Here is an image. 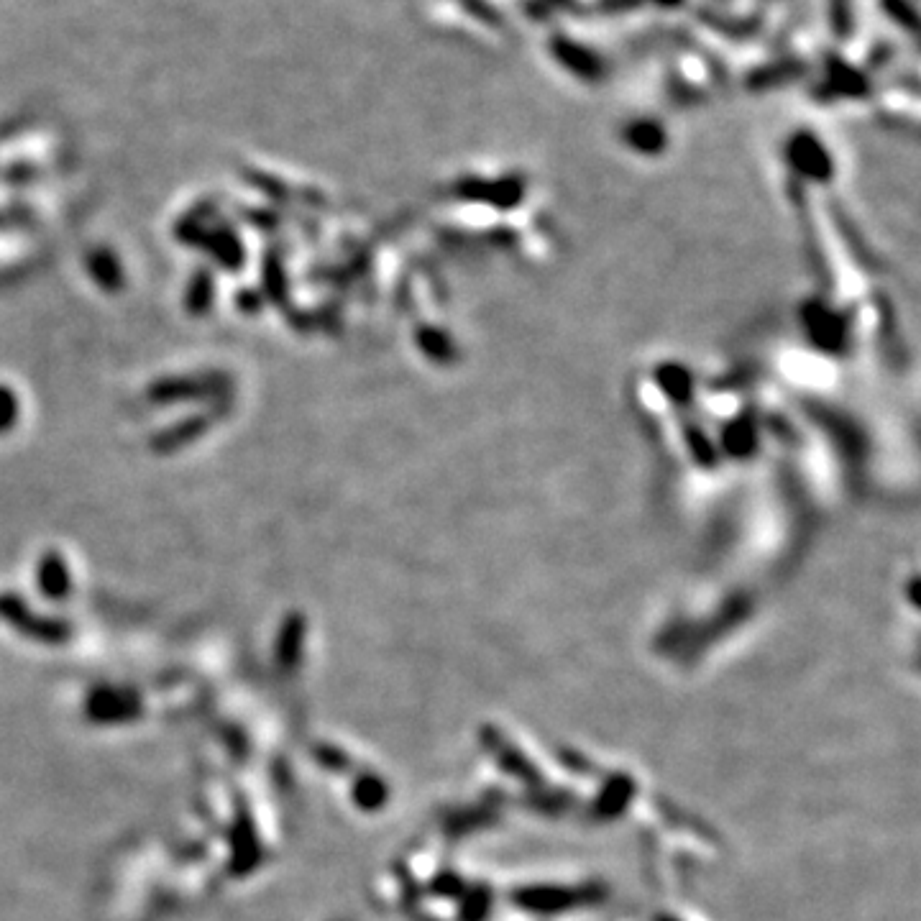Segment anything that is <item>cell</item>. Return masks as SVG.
I'll return each instance as SVG.
<instances>
[{
  "label": "cell",
  "instance_id": "1",
  "mask_svg": "<svg viewBox=\"0 0 921 921\" xmlns=\"http://www.w3.org/2000/svg\"><path fill=\"white\" fill-rule=\"evenodd\" d=\"M551 52L561 67H566V70L574 72V75L584 77V80H597L604 70L599 54L594 52V49L579 44V39L556 36V39H551Z\"/></svg>",
  "mask_w": 921,
  "mask_h": 921
},
{
  "label": "cell",
  "instance_id": "2",
  "mask_svg": "<svg viewBox=\"0 0 921 921\" xmlns=\"http://www.w3.org/2000/svg\"><path fill=\"white\" fill-rule=\"evenodd\" d=\"M883 8H886L888 16L896 21V24L909 26L911 31L916 29V11L906 3V0H883Z\"/></svg>",
  "mask_w": 921,
  "mask_h": 921
},
{
  "label": "cell",
  "instance_id": "3",
  "mask_svg": "<svg viewBox=\"0 0 921 921\" xmlns=\"http://www.w3.org/2000/svg\"><path fill=\"white\" fill-rule=\"evenodd\" d=\"M653 3H661V6H678V3H681V0H653Z\"/></svg>",
  "mask_w": 921,
  "mask_h": 921
}]
</instances>
